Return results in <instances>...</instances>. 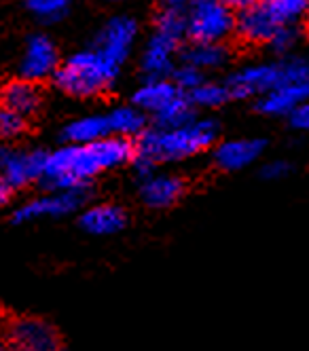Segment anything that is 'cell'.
Wrapping results in <instances>:
<instances>
[{"instance_id": "6da1fadb", "label": "cell", "mask_w": 309, "mask_h": 351, "mask_svg": "<svg viewBox=\"0 0 309 351\" xmlns=\"http://www.w3.org/2000/svg\"><path fill=\"white\" fill-rule=\"evenodd\" d=\"M136 148L123 136H106L87 144H68L45 157L41 180L51 191L87 186L98 173L134 159Z\"/></svg>"}, {"instance_id": "7a4b0ae2", "label": "cell", "mask_w": 309, "mask_h": 351, "mask_svg": "<svg viewBox=\"0 0 309 351\" xmlns=\"http://www.w3.org/2000/svg\"><path fill=\"white\" fill-rule=\"evenodd\" d=\"M216 134V123L208 119L191 121L187 125H180V128H154L140 134L136 153L152 159L154 163L183 161L212 146Z\"/></svg>"}, {"instance_id": "3957f363", "label": "cell", "mask_w": 309, "mask_h": 351, "mask_svg": "<svg viewBox=\"0 0 309 351\" xmlns=\"http://www.w3.org/2000/svg\"><path fill=\"white\" fill-rule=\"evenodd\" d=\"M119 68L121 66L106 60L98 49H91V51L70 56L62 66H58L54 81L68 95L93 97L104 93L115 83Z\"/></svg>"}, {"instance_id": "277c9868", "label": "cell", "mask_w": 309, "mask_h": 351, "mask_svg": "<svg viewBox=\"0 0 309 351\" xmlns=\"http://www.w3.org/2000/svg\"><path fill=\"white\" fill-rule=\"evenodd\" d=\"M236 32L233 9L225 0H191L187 36L193 43H222Z\"/></svg>"}, {"instance_id": "5b68a950", "label": "cell", "mask_w": 309, "mask_h": 351, "mask_svg": "<svg viewBox=\"0 0 309 351\" xmlns=\"http://www.w3.org/2000/svg\"><path fill=\"white\" fill-rule=\"evenodd\" d=\"M85 202H87V186L54 191V195H43L19 206L13 214V222L23 224L41 218H60L79 210Z\"/></svg>"}, {"instance_id": "8992f818", "label": "cell", "mask_w": 309, "mask_h": 351, "mask_svg": "<svg viewBox=\"0 0 309 351\" xmlns=\"http://www.w3.org/2000/svg\"><path fill=\"white\" fill-rule=\"evenodd\" d=\"M286 83V64H254L231 74L227 89L231 97H252L263 95L265 91Z\"/></svg>"}, {"instance_id": "52a82bcc", "label": "cell", "mask_w": 309, "mask_h": 351, "mask_svg": "<svg viewBox=\"0 0 309 351\" xmlns=\"http://www.w3.org/2000/svg\"><path fill=\"white\" fill-rule=\"evenodd\" d=\"M47 153L41 150H21L0 146V176L13 186L21 189L34 180H41Z\"/></svg>"}, {"instance_id": "ba28073f", "label": "cell", "mask_w": 309, "mask_h": 351, "mask_svg": "<svg viewBox=\"0 0 309 351\" xmlns=\"http://www.w3.org/2000/svg\"><path fill=\"white\" fill-rule=\"evenodd\" d=\"M58 66H60V56L54 40L45 34H32L28 43H25L23 56L19 62L21 77L38 83L54 77Z\"/></svg>"}, {"instance_id": "9c48e42d", "label": "cell", "mask_w": 309, "mask_h": 351, "mask_svg": "<svg viewBox=\"0 0 309 351\" xmlns=\"http://www.w3.org/2000/svg\"><path fill=\"white\" fill-rule=\"evenodd\" d=\"M7 339L15 349L23 351H56L60 349V337L51 324L36 317H19L9 324Z\"/></svg>"}, {"instance_id": "30bf717a", "label": "cell", "mask_w": 309, "mask_h": 351, "mask_svg": "<svg viewBox=\"0 0 309 351\" xmlns=\"http://www.w3.org/2000/svg\"><path fill=\"white\" fill-rule=\"evenodd\" d=\"M136 34H138V26L132 17H113L98 34L95 49L106 60L121 66L132 53Z\"/></svg>"}, {"instance_id": "8fae6325", "label": "cell", "mask_w": 309, "mask_h": 351, "mask_svg": "<svg viewBox=\"0 0 309 351\" xmlns=\"http://www.w3.org/2000/svg\"><path fill=\"white\" fill-rule=\"evenodd\" d=\"M185 191H187L185 180L178 178V176H172V173H154L152 171V173L144 176L142 184H140L142 202L148 208H157V210L174 206L178 199L185 195Z\"/></svg>"}, {"instance_id": "7c38bea8", "label": "cell", "mask_w": 309, "mask_h": 351, "mask_svg": "<svg viewBox=\"0 0 309 351\" xmlns=\"http://www.w3.org/2000/svg\"><path fill=\"white\" fill-rule=\"evenodd\" d=\"M307 97H309V83L286 81V83L265 91L263 95H259L256 108H259L263 114L284 117V114H290L301 102H305Z\"/></svg>"}, {"instance_id": "4fadbf2b", "label": "cell", "mask_w": 309, "mask_h": 351, "mask_svg": "<svg viewBox=\"0 0 309 351\" xmlns=\"http://www.w3.org/2000/svg\"><path fill=\"white\" fill-rule=\"evenodd\" d=\"M277 28H279V23L265 11L261 3L240 11V17L236 19L238 36L250 45H263V43L267 45Z\"/></svg>"}, {"instance_id": "5bb4252c", "label": "cell", "mask_w": 309, "mask_h": 351, "mask_svg": "<svg viewBox=\"0 0 309 351\" xmlns=\"http://www.w3.org/2000/svg\"><path fill=\"white\" fill-rule=\"evenodd\" d=\"M265 148L263 140H231V142H222L216 153H214V161L220 169L225 171H238L244 169L248 165H252L256 159L261 157Z\"/></svg>"}, {"instance_id": "9a60e30c", "label": "cell", "mask_w": 309, "mask_h": 351, "mask_svg": "<svg viewBox=\"0 0 309 351\" xmlns=\"http://www.w3.org/2000/svg\"><path fill=\"white\" fill-rule=\"evenodd\" d=\"M0 99H3V106L23 114L25 119L32 117L34 112H38L41 104H43V93L38 89V85L30 79H17L11 81L3 87L0 91Z\"/></svg>"}, {"instance_id": "2e32d148", "label": "cell", "mask_w": 309, "mask_h": 351, "mask_svg": "<svg viewBox=\"0 0 309 351\" xmlns=\"http://www.w3.org/2000/svg\"><path fill=\"white\" fill-rule=\"evenodd\" d=\"M125 224H127L125 212L119 206H111V204L93 206L81 214V227L89 235H100V237L115 235L125 229Z\"/></svg>"}, {"instance_id": "e0dca14e", "label": "cell", "mask_w": 309, "mask_h": 351, "mask_svg": "<svg viewBox=\"0 0 309 351\" xmlns=\"http://www.w3.org/2000/svg\"><path fill=\"white\" fill-rule=\"evenodd\" d=\"M178 49V40H172L163 34H157L148 40L144 56H142V70L148 77H165L174 68V53Z\"/></svg>"}, {"instance_id": "ac0fdd59", "label": "cell", "mask_w": 309, "mask_h": 351, "mask_svg": "<svg viewBox=\"0 0 309 351\" xmlns=\"http://www.w3.org/2000/svg\"><path fill=\"white\" fill-rule=\"evenodd\" d=\"M180 93V89L163 77H148V81L134 93V104L146 112H159L168 102Z\"/></svg>"}, {"instance_id": "d6986e66", "label": "cell", "mask_w": 309, "mask_h": 351, "mask_svg": "<svg viewBox=\"0 0 309 351\" xmlns=\"http://www.w3.org/2000/svg\"><path fill=\"white\" fill-rule=\"evenodd\" d=\"M106 136H111L106 114L81 117V119L68 123L64 128V138L70 144H87V142H95V140L106 138Z\"/></svg>"}, {"instance_id": "ffe728a7", "label": "cell", "mask_w": 309, "mask_h": 351, "mask_svg": "<svg viewBox=\"0 0 309 351\" xmlns=\"http://www.w3.org/2000/svg\"><path fill=\"white\" fill-rule=\"evenodd\" d=\"M185 62L199 70H214L227 62V49L222 43H193L185 51Z\"/></svg>"}, {"instance_id": "44dd1931", "label": "cell", "mask_w": 309, "mask_h": 351, "mask_svg": "<svg viewBox=\"0 0 309 351\" xmlns=\"http://www.w3.org/2000/svg\"><path fill=\"white\" fill-rule=\"evenodd\" d=\"M108 119V128L113 136H123V138H130V136H140L144 132V114L132 106H119L115 110H111V114H106Z\"/></svg>"}, {"instance_id": "7402d4cb", "label": "cell", "mask_w": 309, "mask_h": 351, "mask_svg": "<svg viewBox=\"0 0 309 351\" xmlns=\"http://www.w3.org/2000/svg\"><path fill=\"white\" fill-rule=\"evenodd\" d=\"M154 117H157L159 128H180V125H187V123L195 121L193 102L189 99L187 93L180 91L172 102H168L159 112H154Z\"/></svg>"}, {"instance_id": "603a6c76", "label": "cell", "mask_w": 309, "mask_h": 351, "mask_svg": "<svg viewBox=\"0 0 309 351\" xmlns=\"http://www.w3.org/2000/svg\"><path fill=\"white\" fill-rule=\"evenodd\" d=\"M261 5L279 26H286L305 15L309 0H261Z\"/></svg>"}, {"instance_id": "cb8c5ba5", "label": "cell", "mask_w": 309, "mask_h": 351, "mask_svg": "<svg viewBox=\"0 0 309 351\" xmlns=\"http://www.w3.org/2000/svg\"><path fill=\"white\" fill-rule=\"evenodd\" d=\"M70 5L72 0H25V9L43 23L62 21L68 15Z\"/></svg>"}, {"instance_id": "d4e9b609", "label": "cell", "mask_w": 309, "mask_h": 351, "mask_svg": "<svg viewBox=\"0 0 309 351\" xmlns=\"http://www.w3.org/2000/svg\"><path fill=\"white\" fill-rule=\"evenodd\" d=\"M154 26H157V34H163L172 40H183L187 34V13L183 9H172L165 7L157 19H154Z\"/></svg>"}, {"instance_id": "484cf974", "label": "cell", "mask_w": 309, "mask_h": 351, "mask_svg": "<svg viewBox=\"0 0 309 351\" xmlns=\"http://www.w3.org/2000/svg\"><path fill=\"white\" fill-rule=\"evenodd\" d=\"M189 99L193 102V106H201V108H218L222 106L227 99L231 97L227 85H218V83H201L197 85L193 91L187 93Z\"/></svg>"}, {"instance_id": "4316f807", "label": "cell", "mask_w": 309, "mask_h": 351, "mask_svg": "<svg viewBox=\"0 0 309 351\" xmlns=\"http://www.w3.org/2000/svg\"><path fill=\"white\" fill-rule=\"evenodd\" d=\"M25 132V117L0 106V140H17Z\"/></svg>"}, {"instance_id": "83f0119b", "label": "cell", "mask_w": 309, "mask_h": 351, "mask_svg": "<svg viewBox=\"0 0 309 351\" xmlns=\"http://www.w3.org/2000/svg\"><path fill=\"white\" fill-rule=\"evenodd\" d=\"M203 83V74H201V70L199 68H195V66H191V64H187L185 62V66H180L178 70H174V85L183 91V93H189V91H193L197 85H201Z\"/></svg>"}, {"instance_id": "f1b7e54d", "label": "cell", "mask_w": 309, "mask_h": 351, "mask_svg": "<svg viewBox=\"0 0 309 351\" xmlns=\"http://www.w3.org/2000/svg\"><path fill=\"white\" fill-rule=\"evenodd\" d=\"M295 43H297V30L290 26V23H286V26H279L275 30V34L271 36V40L267 45L273 49L275 53H286L295 47Z\"/></svg>"}, {"instance_id": "f546056e", "label": "cell", "mask_w": 309, "mask_h": 351, "mask_svg": "<svg viewBox=\"0 0 309 351\" xmlns=\"http://www.w3.org/2000/svg\"><path fill=\"white\" fill-rule=\"evenodd\" d=\"M290 169L293 167L286 161H271L261 169V176L265 180H282V178H286V176L290 173Z\"/></svg>"}, {"instance_id": "4dcf8cb0", "label": "cell", "mask_w": 309, "mask_h": 351, "mask_svg": "<svg viewBox=\"0 0 309 351\" xmlns=\"http://www.w3.org/2000/svg\"><path fill=\"white\" fill-rule=\"evenodd\" d=\"M290 123L295 130H301V132H309V97L305 102H301L290 114Z\"/></svg>"}, {"instance_id": "1f68e13d", "label": "cell", "mask_w": 309, "mask_h": 351, "mask_svg": "<svg viewBox=\"0 0 309 351\" xmlns=\"http://www.w3.org/2000/svg\"><path fill=\"white\" fill-rule=\"evenodd\" d=\"M11 195H13V186L3 178V176H0V208L9 204Z\"/></svg>"}, {"instance_id": "d6a6232c", "label": "cell", "mask_w": 309, "mask_h": 351, "mask_svg": "<svg viewBox=\"0 0 309 351\" xmlns=\"http://www.w3.org/2000/svg\"><path fill=\"white\" fill-rule=\"evenodd\" d=\"M256 3H261V0H225V5H229L233 11L250 9V7H254Z\"/></svg>"}, {"instance_id": "836d02e7", "label": "cell", "mask_w": 309, "mask_h": 351, "mask_svg": "<svg viewBox=\"0 0 309 351\" xmlns=\"http://www.w3.org/2000/svg\"><path fill=\"white\" fill-rule=\"evenodd\" d=\"M161 3L165 7H172V9H185V7H189L191 0H161Z\"/></svg>"}, {"instance_id": "e575fe53", "label": "cell", "mask_w": 309, "mask_h": 351, "mask_svg": "<svg viewBox=\"0 0 309 351\" xmlns=\"http://www.w3.org/2000/svg\"><path fill=\"white\" fill-rule=\"evenodd\" d=\"M305 15H307V32H309V7H307V11H305Z\"/></svg>"}, {"instance_id": "d590c367", "label": "cell", "mask_w": 309, "mask_h": 351, "mask_svg": "<svg viewBox=\"0 0 309 351\" xmlns=\"http://www.w3.org/2000/svg\"><path fill=\"white\" fill-rule=\"evenodd\" d=\"M0 347H3V345H0Z\"/></svg>"}]
</instances>
